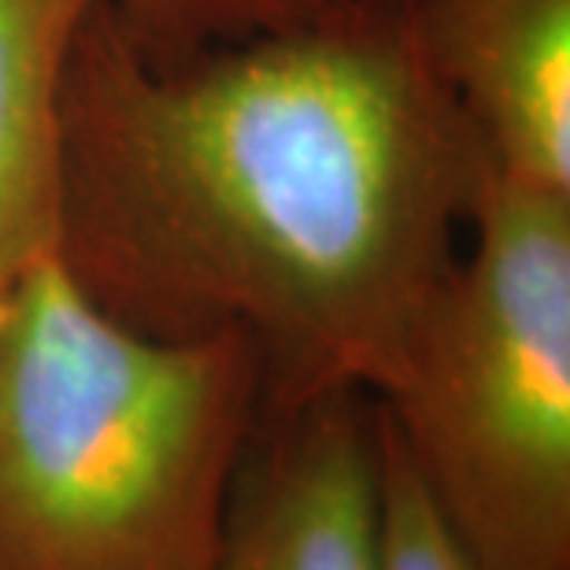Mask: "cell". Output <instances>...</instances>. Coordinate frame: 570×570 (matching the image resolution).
<instances>
[{
  "label": "cell",
  "mask_w": 570,
  "mask_h": 570,
  "mask_svg": "<svg viewBox=\"0 0 570 570\" xmlns=\"http://www.w3.org/2000/svg\"><path fill=\"white\" fill-rule=\"evenodd\" d=\"M97 4L0 0V318L56 256L63 78Z\"/></svg>",
  "instance_id": "cell-6"
},
{
  "label": "cell",
  "mask_w": 570,
  "mask_h": 570,
  "mask_svg": "<svg viewBox=\"0 0 570 570\" xmlns=\"http://www.w3.org/2000/svg\"><path fill=\"white\" fill-rule=\"evenodd\" d=\"M382 423L482 570H570V193L478 186Z\"/></svg>",
  "instance_id": "cell-3"
},
{
  "label": "cell",
  "mask_w": 570,
  "mask_h": 570,
  "mask_svg": "<svg viewBox=\"0 0 570 570\" xmlns=\"http://www.w3.org/2000/svg\"><path fill=\"white\" fill-rule=\"evenodd\" d=\"M489 164L415 0L153 60L108 4L63 78L56 259L141 334L242 337L264 407L379 396Z\"/></svg>",
  "instance_id": "cell-1"
},
{
  "label": "cell",
  "mask_w": 570,
  "mask_h": 570,
  "mask_svg": "<svg viewBox=\"0 0 570 570\" xmlns=\"http://www.w3.org/2000/svg\"><path fill=\"white\" fill-rule=\"evenodd\" d=\"M122 33L153 60H178L253 33L296 27L341 0H105Z\"/></svg>",
  "instance_id": "cell-7"
},
{
  "label": "cell",
  "mask_w": 570,
  "mask_h": 570,
  "mask_svg": "<svg viewBox=\"0 0 570 570\" xmlns=\"http://www.w3.org/2000/svg\"><path fill=\"white\" fill-rule=\"evenodd\" d=\"M382 415L367 390L259 412L212 570H374Z\"/></svg>",
  "instance_id": "cell-4"
},
{
  "label": "cell",
  "mask_w": 570,
  "mask_h": 570,
  "mask_svg": "<svg viewBox=\"0 0 570 570\" xmlns=\"http://www.w3.org/2000/svg\"><path fill=\"white\" fill-rule=\"evenodd\" d=\"M415 16L489 170L570 193V0H415Z\"/></svg>",
  "instance_id": "cell-5"
},
{
  "label": "cell",
  "mask_w": 570,
  "mask_h": 570,
  "mask_svg": "<svg viewBox=\"0 0 570 570\" xmlns=\"http://www.w3.org/2000/svg\"><path fill=\"white\" fill-rule=\"evenodd\" d=\"M264 382L141 334L49 256L0 318V570H212Z\"/></svg>",
  "instance_id": "cell-2"
},
{
  "label": "cell",
  "mask_w": 570,
  "mask_h": 570,
  "mask_svg": "<svg viewBox=\"0 0 570 570\" xmlns=\"http://www.w3.org/2000/svg\"><path fill=\"white\" fill-rule=\"evenodd\" d=\"M382 415V407H379ZM374 570H482L419 489L382 423V515Z\"/></svg>",
  "instance_id": "cell-8"
}]
</instances>
